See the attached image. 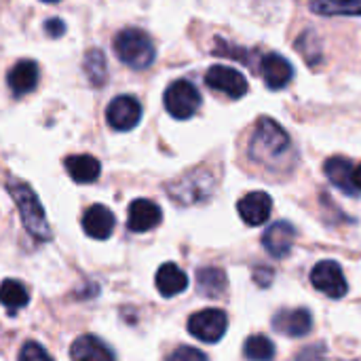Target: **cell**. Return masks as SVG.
I'll use <instances>...</instances> for the list:
<instances>
[{"mask_svg":"<svg viewBox=\"0 0 361 361\" xmlns=\"http://www.w3.org/2000/svg\"><path fill=\"white\" fill-rule=\"evenodd\" d=\"M6 190L11 192L13 201L19 207V216H21V222H23L25 231L38 241H49L53 233H51L44 209H42L36 192L32 190V186L25 184L19 178H8L6 180Z\"/></svg>","mask_w":361,"mask_h":361,"instance_id":"6da1fadb","label":"cell"},{"mask_svg":"<svg viewBox=\"0 0 361 361\" xmlns=\"http://www.w3.org/2000/svg\"><path fill=\"white\" fill-rule=\"evenodd\" d=\"M290 150V135L273 118H260L252 137L250 154L260 163H277Z\"/></svg>","mask_w":361,"mask_h":361,"instance_id":"7a4b0ae2","label":"cell"},{"mask_svg":"<svg viewBox=\"0 0 361 361\" xmlns=\"http://www.w3.org/2000/svg\"><path fill=\"white\" fill-rule=\"evenodd\" d=\"M114 53L123 63H127L129 68H135V70L148 68L157 57V49H154L150 36L140 27L121 30L114 38Z\"/></svg>","mask_w":361,"mask_h":361,"instance_id":"3957f363","label":"cell"},{"mask_svg":"<svg viewBox=\"0 0 361 361\" xmlns=\"http://www.w3.org/2000/svg\"><path fill=\"white\" fill-rule=\"evenodd\" d=\"M163 102H165L167 112L173 118L186 121V118H190L199 110V106H201V93H199V89L190 80H184L182 78V80H176V82H171L167 87Z\"/></svg>","mask_w":361,"mask_h":361,"instance_id":"277c9868","label":"cell"},{"mask_svg":"<svg viewBox=\"0 0 361 361\" xmlns=\"http://www.w3.org/2000/svg\"><path fill=\"white\" fill-rule=\"evenodd\" d=\"M226 328H228L226 313L218 311V309L199 311L188 319V332L201 343H218V341H222V336L226 334Z\"/></svg>","mask_w":361,"mask_h":361,"instance_id":"5b68a950","label":"cell"},{"mask_svg":"<svg viewBox=\"0 0 361 361\" xmlns=\"http://www.w3.org/2000/svg\"><path fill=\"white\" fill-rule=\"evenodd\" d=\"M311 283L315 286V290H319L322 294H326L330 298H343L349 290L345 273H343L341 264L334 260L317 262L315 269L311 271Z\"/></svg>","mask_w":361,"mask_h":361,"instance_id":"8992f818","label":"cell"},{"mask_svg":"<svg viewBox=\"0 0 361 361\" xmlns=\"http://www.w3.org/2000/svg\"><path fill=\"white\" fill-rule=\"evenodd\" d=\"M205 82L209 89L220 91L233 99H239L247 93V78L228 66H212L205 74Z\"/></svg>","mask_w":361,"mask_h":361,"instance_id":"52a82bcc","label":"cell"},{"mask_svg":"<svg viewBox=\"0 0 361 361\" xmlns=\"http://www.w3.org/2000/svg\"><path fill=\"white\" fill-rule=\"evenodd\" d=\"M108 125L116 131H129L142 121V106L131 95H118L108 104Z\"/></svg>","mask_w":361,"mask_h":361,"instance_id":"ba28073f","label":"cell"},{"mask_svg":"<svg viewBox=\"0 0 361 361\" xmlns=\"http://www.w3.org/2000/svg\"><path fill=\"white\" fill-rule=\"evenodd\" d=\"M237 209H239L241 220H243L247 226H260V224H264V222L271 218L273 199H271L267 192L256 190V192L245 195V197L237 203Z\"/></svg>","mask_w":361,"mask_h":361,"instance_id":"9c48e42d","label":"cell"},{"mask_svg":"<svg viewBox=\"0 0 361 361\" xmlns=\"http://www.w3.org/2000/svg\"><path fill=\"white\" fill-rule=\"evenodd\" d=\"M163 220V212L157 203L148 201V199H137L129 205V214H127V226L133 233H146L152 231L154 226H159Z\"/></svg>","mask_w":361,"mask_h":361,"instance_id":"30bf717a","label":"cell"},{"mask_svg":"<svg viewBox=\"0 0 361 361\" xmlns=\"http://www.w3.org/2000/svg\"><path fill=\"white\" fill-rule=\"evenodd\" d=\"M273 328L286 336H292V338H300L305 334L311 332L313 328V315L311 311L307 309H286V311H279L275 317H273Z\"/></svg>","mask_w":361,"mask_h":361,"instance_id":"8fae6325","label":"cell"},{"mask_svg":"<svg viewBox=\"0 0 361 361\" xmlns=\"http://www.w3.org/2000/svg\"><path fill=\"white\" fill-rule=\"evenodd\" d=\"M294 239H296V228L294 224L281 220V222H275L273 226L267 228L264 237H262V243H264V250L273 256V258H286L294 245Z\"/></svg>","mask_w":361,"mask_h":361,"instance_id":"7c38bea8","label":"cell"},{"mask_svg":"<svg viewBox=\"0 0 361 361\" xmlns=\"http://www.w3.org/2000/svg\"><path fill=\"white\" fill-rule=\"evenodd\" d=\"M114 226H116L114 214L106 205H93L82 216V228L91 239L97 241L108 239L114 233Z\"/></svg>","mask_w":361,"mask_h":361,"instance_id":"4fadbf2b","label":"cell"},{"mask_svg":"<svg viewBox=\"0 0 361 361\" xmlns=\"http://www.w3.org/2000/svg\"><path fill=\"white\" fill-rule=\"evenodd\" d=\"M260 70H262V78L269 89H283L294 76L292 63L283 55H277V53L264 55L260 61Z\"/></svg>","mask_w":361,"mask_h":361,"instance_id":"5bb4252c","label":"cell"},{"mask_svg":"<svg viewBox=\"0 0 361 361\" xmlns=\"http://www.w3.org/2000/svg\"><path fill=\"white\" fill-rule=\"evenodd\" d=\"M6 85L13 91V95H17V97L27 95L30 91H34L36 85H38V66H36V61H32V59L17 61L6 74Z\"/></svg>","mask_w":361,"mask_h":361,"instance_id":"9a60e30c","label":"cell"},{"mask_svg":"<svg viewBox=\"0 0 361 361\" xmlns=\"http://www.w3.org/2000/svg\"><path fill=\"white\" fill-rule=\"evenodd\" d=\"M70 357L78 361H110L114 360V351L108 345H104L97 336L87 334L74 341Z\"/></svg>","mask_w":361,"mask_h":361,"instance_id":"2e32d148","label":"cell"},{"mask_svg":"<svg viewBox=\"0 0 361 361\" xmlns=\"http://www.w3.org/2000/svg\"><path fill=\"white\" fill-rule=\"evenodd\" d=\"M66 171L70 173V178L78 184H91L99 178L102 165L95 157L91 154H70L63 161Z\"/></svg>","mask_w":361,"mask_h":361,"instance_id":"e0dca14e","label":"cell"},{"mask_svg":"<svg viewBox=\"0 0 361 361\" xmlns=\"http://www.w3.org/2000/svg\"><path fill=\"white\" fill-rule=\"evenodd\" d=\"M186 288H188V277L178 264L167 262V264H163L159 269V273H157V290L161 292V296L171 298L176 294H182Z\"/></svg>","mask_w":361,"mask_h":361,"instance_id":"ac0fdd59","label":"cell"},{"mask_svg":"<svg viewBox=\"0 0 361 361\" xmlns=\"http://www.w3.org/2000/svg\"><path fill=\"white\" fill-rule=\"evenodd\" d=\"M324 169H326L328 180H330L336 188H341V190L347 192V195H355V192H357V188H355V184H353V169H355V167L351 165V161H347V159H343V157H332V159L326 161Z\"/></svg>","mask_w":361,"mask_h":361,"instance_id":"d6986e66","label":"cell"},{"mask_svg":"<svg viewBox=\"0 0 361 361\" xmlns=\"http://www.w3.org/2000/svg\"><path fill=\"white\" fill-rule=\"evenodd\" d=\"M197 288L203 296L209 298H222V294L228 288L226 273L216 267H205L197 273Z\"/></svg>","mask_w":361,"mask_h":361,"instance_id":"ffe728a7","label":"cell"},{"mask_svg":"<svg viewBox=\"0 0 361 361\" xmlns=\"http://www.w3.org/2000/svg\"><path fill=\"white\" fill-rule=\"evenodd\" d=\"M0 302L8 309V313H15L17 309H23L30 302V294L23 283L15 279H6L0 286Z\"/></svg>","mask_w":361,"mask_h":361,"instance_id":"44dd1931","label":"cell"},{"mask_svg":"<svg viewBox=\"0 0 361 361\" xmlns=\"http://www.w3.org/2000/svg\"><path fill=\"white\" fill-rule=\"evenodd\" d=\"M317 15H361V0H309Z\"/></svg>","mask_w":361,"mask_h":361,"instance_id":"7402d4cb","label":"cell"},{"mask_svg":"<svg viewBox=\"0 0 361 361\" xmlns=\"http://www.w3.org/2000/svg\"><path fill=\"white\" fill-rule=\"evenodd\" d=\"M85 72H87V76H89V80L93 85H104L108 68H106V57H104L102 51L91 49L87 53V57H85Z\"/></svg>","mask_w":361,"mask_h":361,"instance_id":"603a6c76","label":"cell"},{"mask_svg":"<svg viewBox=\"0 0 361 361\" xmlns=\"http://www.w3.org/2000/svg\"><path fill=\"white\" fill-rule=\"evenodd\" d=\"M245 357L256 361H267L275 357V345L267 336H250L245 341Z\"/></svg>","mask_w":361,"mask_h":361,"instance_id":"cb8c5ba5","label":"cell"},{"mask_svg":"<svg viewBox=\"0 0 361 361\" xmlns=\"http://www.w3.org/2000/svg\"><path fill=\"white\" fill-rule=\"evenodd\" d=\"M19 360H51V355L38 343H25L23 349L19 351Z\"/></svg>","mask_w":361,"mask_h":361,"instance_id":"d4e9b609","label":"cell"},{"mask_svg":"<svg viewBox=\"0 0 361 361\" xmlns=\"http://www.w3.org/2000/svg\"><path fill=\"white\" fill-rule=\"evenodd\" d=\"M171 360H205V353H201V351H197V349H190V347H180L176 353H171Z\"/></svg>","mask_w":361,"mask_h":361,"instance_id":"484cf974","label":"cell"},{"mask_svg":"<svg viewBox=\"0 0 361 361\" xmlns=\"http://www.w3.org/2000/svg\"><path fill=\"white\" fill-rule=\"evenodd\" d=\"M44 30H47V34H49L51 38H59V36H63V32H66V23H63L59 17H53V19H49V21L44 23Z\"/></svg>","mask_w":361,"mask_h":361,"instance_id":"4316f807","label":"cell"},{"mask_svg":"<svg viewBox=\"0 0 361 361\" xmlns=\"http://www.w3.org/2000/svg\"><path fill=\"white\" fill-rule=\"evenodd\" d=\"M256 283L258 286H269L271 283V277H273V271H269V269H256Z\"/></svg>","mask_w":361,"mask_h":361,"instance_id":"83f0119b","label":"cell"},{"mask_svg":"<svg viewBox=\"0 0 361 361\" xmlns=\"http://www.w3.org/2000/svg\"><path fill=\"white\" fill-rule=\"evenodd\" d=\"M353 184H355L357 190H361V163L353 169Z\"/></svg>","mask_w":361,"mask_h":361,"instance_id":"f1b7e54d","label":"cell"},{"mask_svg":"<svg viewBox=\"0 0 361 361\" xmlns=\"http://www.w3.org/2000/svg\"><path fill=\"white\" fill-rule=\"evenodd\" d=\"M42 2H59V0H42Z\"/></svg>","mask_w":361,"mask_h":361,"instance_id":"f546056e","label":"cell"}]
</instances>
